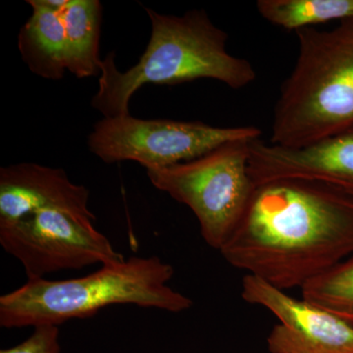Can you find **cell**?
Returning <instances> with one entry per match:
<instances>
[{"label":"cell","mask_w":353,"mask_h":353,"mask_svg":"<svg viewBox=\"0 0 353 353\" xmlns=\"http://www.w3.org/2000/svg\"><path fill=\"white\" fill-rule=\"evenodd\" d=\"M220 253L246 275L301 289L353 254V197L315 181L260 183Z\"/></svg>","instance_id":"6da1fadb"},{"label":"cell","mask_w":353,"mask_h":353,"mask_svg":"<svg viewBox=\"0 0 353 353\" xmlns=\"http://www.w3.org/2000/svg\"><path fill=\"white\" fill-rule=\"evenodd\" d=\"M145 9L152 34L138 63L121 72L116 66L115 53L102 59L92 106L103 118L130 114L132 95L148 83L171 85L209 79L241 90L254 82L253 65L228 51L227 32L205 11L190 10L174 16Z\"/></svg>","instance_id":"7a4b0ae2"},{"label":"cell","mask_w":353,"mask_h":353,"mask_svg":"<svg viewBox=\"0 0 353 353\" xmlns=\"http://www.w3.org/2000/svg\"><path fill=\"white\" fill-rule=\"evenodd\" d=\"M174 268L157 256H132L102 265L83 277L50 281L27 280L0 296V326L6 329L59 327L85 319L112 305L132 304L180 313L192 301L169 285Z\"/></svg>","instance_id":"3957f363"},{"label":"cell","mask_w":353,"mask_h":353,"mask_svg":"<svg viewBox=\"0 0 353 353\" xmlns=\"http://www.w3.org/2000/svg\"><path fill=\"white\" fill-rule=\"evenodd\" d=\"M299 55L274 108L270 143L297 148L353 128V17L296 32Z\"/></svg>","instance_id":"277c9868"},{"label":"cell","mask_w":353,"mask_h":353,"mask_svg":"<svg viewBox=\"0 0 353 353\" xmlns=\"http://www.w3.org/2000/svg\"><path fill=\"white\" fill-rule=\"evenodd\" d=\"M250 141H231L190 161L146 171L153 187L192 211L204 241L219 252L255 189L248 172Z\"/></svg>","instance_id":"5b68a950"},{"label":"cell","mask_w":353,"mask_h":353,"mask_svg":"<svg viewBox=\"0 0 353 353\" xmlns=\"http://www.w3.org/2000/svg\"><path fill=\"white\" fill-rule=\"evenodd\" d=\"M253 126L220 128L201 121L103 118L88 138L90 152L105 163L134 161L146 171L190 161L224 143L260 139Z\"/></svg>","instance_id":"8992f818"},{"label":"cell","mask_w":353,"mask_h":353,"mask_svg":"<svg viewBox=\"0 0 353 353\" xmlns=\"http://www.w3.org/2000/svg\"><path fill=\"white\" fill-rule=\"evenodd\" d=\"M0 245L23 265L28 280L125 259L94 222L59 210L0 224Z\"/></svg>","instance_id":"52a82bcc"},{"label":"cell","mask_w":353,"mask_h":353,"mask_svg":"<svg viewBox=\"0 0 353 353\" xmlns=\"http://www.w3.org/2000/svg\"><path fill=\"white\" fill-rule=\"evenodd\" d=\"M241 296L278 319L267 338L269 352L353 353V326L331 311L252 275L243 279Z\"/></svg>","instance_id":"ba28073f"},{"label":"cell","mask_w":353,"mask_h":353,"mask_svg":"<svg viewBox=\"0 0 353 353\" xmlns=\"http://www.w3.org/2000/svg\"><path fill=\"white\" fill-rule=\"evenodd\" d=\"M248 172L254 185L299 179L328 183L353 197V128L297 148L253 139Z\"/></svg>","instance_id":"9c48e42d"},{"label":"cell","mask_w":353,"mask_h":353,"mask_svg":"<svg viewBox=\"0 0 353 353\" xmlns=\"http://www.w3.org/2000/svg\"><path fill=\"white\" fill-rule=\"evenodd\" d=\"M90 192L70 180L63 169L36 163L0 169V224L43 210H59L94 222L88 208Z\"/></svg>","instance_id":"30bf717a"},{"label":"cell","mask_w":353,"mask_h":353,"mask_svg":"<svg viewBox=\"0 0 353 353\" xmlns=\"http://www.w3.org/2000/svg\"><path fill=\"white\" fill-rule=\"evenodd\" d=\"M27 2L32 7V15L18 36L21 57L34 75L60 80L66 71L61 10L48 6L44 0Z\"/></svg>","instance_id":"8fae6325"},{"label":"cell","mask_w":353,"mask_h":353,"mask_svg":"<svg viewBox=\"0 0 353 353\" xmlns=\"http://www.w3.org/2000/svg\"><path fill=\"white\" fill-rule=\"evenodd\" d=\"M65 67L79 79L101 73L99 41L102 6L99 0H68L61 10Z\"/></svg>","instance_id":"7c38bea8"},{"label":"cell","mask_w":353,"mask_h":353,"mask_svg":"<svg viewBox=\"0 0 353 353\" xmlns=\"http://www.w3.org/2000/svg\"><path fill=\"white\" fill-rule=\"evenodd\" d=\"M264 20L288 31L353 17V0H259Z\"/></svg>","instance_id":"4fadbf2b"},{"label":"cell","mask_w":353,"mask_h":353,"mask_svg":"<svg viewBox=\"0 0 353 353\" xmlns=\"http://www.w3.org/2000/svg\"><path fill=\"white\" fill-rule=\"evenodd\" d=\"M301 290L303 299L353 326V254Z\"/></svg>","instance_id":"5bb4252c"},{"label":"cell","mask_w":353,"mask_h":353,"mask_svg":"<svg viewBox=\"0 0 353 353\" xmlns=\"http://www.w3.org/2000/svg\"><path fill=\"white\" fill-rule=\"evenodd\" d=\"M59 339V327L43 325L34 328L27 340L0 353H61Z\"/></svg>","instance_id":"9a60e30c"}]
</instances>
